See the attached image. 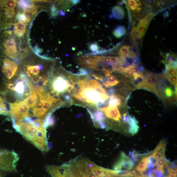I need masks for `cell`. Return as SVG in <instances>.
<instances>
[{
  "label": "cell",
  "mask_w": 177,
  "mask_h": 177,
  "mask_svg": "<svg viewBox=\"0 0 177 177\" xmlns=\"http://www.w3.org/2000/svg\"><path fill=\"white\" fill-rule=\"evenodd\" d=\"M14 128L28 141L42 152H47L49 146L46 136L35 127L33 119L30 117L13 122Z\"/></svg>",
  "instance_id": "6da1fadb"
},
{
  "label": "cell",
  "mask_w": 177,
  "mask_h": 177,
  "mask_svg": "<svg viewBox=\"0 0 177 177\" xmlns=\"http://www.w3.org/2000/svg\"><path fill=\"white\" fill-rule=\"evenodd\" d=\"M7 87L13 93L18 102L26 99L31 94L34 86L26 75L21 73L14 82L7 83Z\"/></svg>",
  "instance_id": "7a4b0ae2"
},
{
  "label": "cell",
  "mask_w": 177,
  "mask_h": 177,
  "mask_svg": "<svg viewBox=\"0 0 177 177\" xmlns=\"http://www.w3.org/2000/svg\"><path fill=\"white\" fill-rule=\"evenodd\" d=\"M18 1H0V23H13L18 14Z\"/></svg>",
  "instance_id": "3957f363"
},
{
  "label": "cell",
  "mask_w": 177,
  "mask_h": 177,
  "mask_svg": "<svg viewBox=\"0 0 177 177\" xmlns=\"http://www.w3.org/2000/svg\"><path fill=\"white\" fill-rule=\"evenodd\" d=\"M19 159L18 155L14 151L0 149V170L8 172L17 171Z\"/></svg>",
  "instance_id": "277c9868"
},
{
  "label": "cell",
  "mask_w": 177,
  "mask_h": 177,
  "mask_svg": "<svg viewBox=\"0 0 177 177\" xmlns=\"http://www.w3.org/2000/svg\"><path fill=\"white\" fill-rule=\"evenodd\" d=\"M9 104V115L12 122L29 117V108L23 101Z\"/></svg>",
  "instance_id": "5b68a950"
},
{
  "label": "cell",
  "mask_w": 177,
  "mask_h": 177,
  "mask_svg": "<svg viewBox=\"0 0 177 177\" xmlns=\"http://www.w3.org/2000/svg\"><path fill=\"white\" fill-rule=\"evenodd\" d=\"M51 82V93L58 97L59 94H62L68 91L72 85L64 75L61 74L55 76L52 79Z\"/></svg>",
  "instance_id": "8992f818"
},
{
  "label": "cell",
  "mask_w": 177,
  "mask_h": 177,
  "mask_svg": "<svg viewBox=\"0 0 177 177\" xmlns=\"http://www.w3.org/2000/svg\"><path fill=\"white\" fill-rule=\"evenodd\" d=\"M1 60V71L8 79L10 80L17 73L18 65L6 57H0Z\"/></svg>",
  "instance_id": "52a82bcc"
},
{
  "label": "cell",
  "mask_w": 177,
  "mask_h": 177,
  "mask_svg": "<svg viewBox=\"0 0 177 177\" xmlns=\"http://www.w3.org/2000/svg\"><path fill=\"white\" fill-rule=\"evenodd\" d=\"M134 165L128 156L122 152L114 166V169L116 171H126L131 169Z\"/></svg>",
  "instance_id": "ba28073f"
},
{
  "label": "cell",
  "mask_w": 177,
  "mask_h": 177,
  "mask_svg": "<svg viewBox=\"0 0 177 177\" xmlns=\"http://www.w3.org/2000/svg\"><path fill=\"white\" fill-rule=\"evenodd\" d=\"M13 28L12 30L14 34L19 38L25 36V34L27 32V23L22 22L12 23Z\"/></svg>",
  "instance_id": "9c48e42d"
},
{
  "label": "cell",
  "mask_w": 177,
  "mask_h": 177,
  "mask_svg": "<svg viewBox=\"0 0 177 177\" xmlns=\"http://www.w3.org/2000/svg\"><path fill=\"white\" fill-rule=\"evenodd\" d=\"M157 77L156 75L150 74L147 78L145 79L144 88L151 91L157 95H159V93L156 86Z\"/></svg>",
  "instance_id": "30bf717a"
},
{
  "label": "cell",
  "mask_w": 177,
  "mask_h": 177,
  "mask_svg": "<svg viewBox=\"0 0 177 177\" xmlns=\"http://www.w3.org/2000/svg\"><path fill=\"white\" fill-rule=\"evenodd\" d=\"M99 110L103 111L106 117L115 121H119L121 119V116L117 107H104Z\"/></svg>",
  "instance_id": "8fae6325"
},
{
  "label": "cell",
  "mask_w": 177,
  "mask_h": 177,
  "mask_svg": "<svg viewBox=\"0 0 177 177\" xmlns=\"http://www.w3.org/2000/svg\"><path fill=\"white\" fill-rule=\"evenodd\" d=\"M166 142L161 140L154 151L151 156L157 160L165 158Z\"/></svg>",
  "instance_id": "7c38bea8"
},
{
  "label": "cell",
  "mask_w": 177,
  "mask_h": 177,
  "mask_svg": "<svg viewBox=\"0 0 177 177\" xmlns=\"http://www.w3.org/2000/svg\"><path fill=\"white\" fill-rule=\"evenodd\" d=\"M38 98L39 95L34 87L29 97L22 101L28 106L30 111V109L33 110L35 107L38 102Z\"/></svg>",
  "instance_id": "4fadbf2b"
},
{
  "label": "cell",
  "mask_w": 177,
  "mask_h": 177,
  "mask_svg": "<svg viewBox=\"0 0 177 177\" xmlns=\"http://www.w3.org/2000/svg\"><path fill=\"white\" fill-rule=\"evenodd\" d=\"M38 7L34 3L31 7L23 10L22 12L19 13L22 14L26 20V22L28 23L33 19L34 16L38 12Z\"/></svg>",
  "instance_id": "5bb4252c"
},
{
  "label": "cell",
  "mask_w": 177,
  "mask_h": 177,
  "mask_svg": "<svg viewBox=\"0 0 177 177\" xmlns=\"http://www.w3.org/2000/svg\"><path fill=\"white\" fill-rule=\"evenodd\" d=\"M127 123L129 125V132L133 135L137 134L139 129V122L133 116L129 114Z\"/></svg>",
  "instance_id": "9a60e30c"
},
{
  "label": "cell",
  "mask_w": 177,
  "mask_h": 177,
  "mask_svg": "<svg viewBox=\"0 0 177 177\" xmlns=\"http://www.w3.org/2000/svg\"><path fill=\"white\" fill-rule=\"evenodd\" d=\"M94 123H103L105 120V117L104 114L100 110H97L94 113H92L88 111Z\"/></svg>",
  "instance_id": "2e32d148"
},
{
  "label": "cell",
  "mask_w": 177,
  "mask_h": 177,
  "mask_svg": "<svg viewBox=\"0 0 177 177\" xmlns=\"http://www.w3.org/2000/svg\"><path fill=\"white\" fill-rule=\"evenodd\" d=\"M112 16L113 18L118 20L123 18L125 13L122 7L119 6L114 7L112 9Z\"/></svg>",
  "instance_id": "e0dca14e"
},
{
  "label": "cell",
  "mask_w": 177,
  "mask_h": 177,
  "mask_svg": "<svg viewBox=\"0 0 177 177\" xmlns=\"http://www.w3.org/2000/svg\"><path fill=\"white\" fill-rule=\"evenodd\" d=\"M148 158L149 156L143 158L136 166V170L141 173H143L148 168Z\"/></svg>",
  "instance_id": "ac0fdd59"
},
{
  "label": "cell",
  "mask_w": 177,
  "mask_h": 177,
  "mask_svg": "<svg viewBox=\"0 0 177 177\" xmlns=\"http://www.w3.org/2000/svg\"><path fill=\"white\" fill-rule=\"evenodd\" d=\"M121 104V99L115 95L110 97V99L108 100V104L109 107H117V106L120 105Z\"/></svg>",
  "instance_id": "d6986e66"
},
{
  "label": "cell",
  "mask_w": 177,
  "mask_h": 177,
  "mask_svg": "<svg viewBox=\"0 0 177 177\" xmlns=\"http://www.w3.org/2000/svg\"><path fill=\"white\" fill-rule=\"evenodd\" d=\"M126 33V30L125 27L121 25L116 27L113 31V34L115 37L119 38L124 36Z\"/></svg>",
  "instance_id": "ffe728a7"
},
{
  "label": "cell",
  "mask_w": 177,
  "mask_h": 177,
  "mask_svg": "<svg viewBox=\"0 0 177 177\" xmlns=\"http://www.w3.org/2000/svg\"><path fill=\"white\" fill-rule=\"evenodd\" d=\"M0 115H9L6 106L4 99L0 96Z\"/></svg>",
  "instance_id": "44dd1931"
},
{
  "label": "cell",
  "mask_w": 177,
  "mask_h": 177,
  "mask_svg": "<svg viewBox=\"0 0 177 177\" xmlns=\"http://www.w3.org/2000/svg\"><path fill=\"white\" fill-rule=\"evenodd\" d=\"M155 14L154 13L152 12L148 14L144 18L140 19V24L148 27L149 23L155 16Z\"/></svg>",
  "instance_id": "7402d4cb"
},
{
  "label": "cell",
  "mask_w": 177,
  "mask_h": 177,
  "mask_svg": "<svg viewBox=\"0 0 177 177\" xmlns=\"http://www.w3.org/2000/svg\"><path fill=\"white\" fill-rule=\"evenodd\" d=\"M177 69L172 68L168 65H165V69L163 73L166 76L177 75Z\"/></svg>",
  "instance_id": "603a6c76"
},
{
  "label": "cell",
  "mask_w": 177,
  "mask_h": 177,
  "mask_svg": "<svg viewBox=\"0 0 177 177\" xmlns=\"http://www.w3.org/2000/svg\"><path fill=\"white\" fill-rule=\"evenodd\" d=\"M54 123V119L52 114L49 115L45 119L44 125L47 129L50 126H53Z\"/></svg>",
  "instance_id": "cb8c5ba5"
},
{
  "label": "cell",
  "mask_w": 177,
  "mask_h": 177,
  "mask_svg": "<svg viewBox=\"0 0 177 177\" xmlns=\"http://www.w3.org/2000/svg\"><path fill=\"white\" fill-rule=\"evenodd\" d=\"M129 46H124L121 47L118 53V54L121 56L126 57L129 55Z\"/></svg>",
  "instance_id": "d4e9b609"
},
{
  "label": "cell",
  "mask_w": 177,
  "mask_h": 177,
  "mask_svg": "<svg viewBox=\"0 0 177 177\" xmlns=\"http://www.w3.org/2000/svg\"><path fill=\"white\" fill-rule=\"evenodd\" d=\"M129 55L131 57L136 56L139 54V47L134 45L133 47L129 46Z\"/></svg>",
  "instance_id": "484cf974"
},
{
  "label": "cell",
  "mask_w": 177,
  "mask_h": 177,
  "mask_svg": "<svg viewBox=\"0 0 177 177\" xmlns=\"http://www.w3.org/2000/svg\"><path fill=\"white\" fill-rule=\"evenodd\" d=\"M108 83L110 87L117 85L119 82L116 79L114 75L110 74L108 77Z\"/></svg>",
  "instance_id": "4316f807"
},
{
  "label": "cell",
  "mask_w": 177,
  "mask_h": 177,
  "mask_svg": "<svg viewBox=\"0 0 177 177\" xmlns=\"http://www.w3.org/2000/svg\"><path fill=\"white\" fill-rule=\"evenodd\" d=\"M89 48L91 51H92L94 54L99 53V46L97 43L94 42L91 43L89 45Z\"/></svg>",
  "instance_id": "83f0119b"
},
{
  "label": "cell",
  "mask_w": 177,
  "mask_h": 177,
  "mask_svg": "<svg viewBox=\"0 0 177 177\" xmlns=\"http://www.w3.org/2000/svg\"><path fill=\"white\" fill-rule=\"evenodd\" d=\"M130 35L132 39L137 37H140L143 38L144 36V35L141 34L139 32L138 29L133 28L131 30Z\"/></svg>",
  "instance_id": "f1b7e54d"
},
{
  "label": "cell",
  "mask_w": 177,
  "mask_h": 177,
  "mask_svg": "<svg viewBox=\"0 0 177 177\" xmlns=\"http://www.w3.org/2000/svg\"><path fill=\"white\" fill-rule=\"evenodd\" d=\"M169 176L167 177H177V168L176 166L172 165L171 169H169Z\"/></svg>",
  "instance_id": "f546056e"
},
{
  "label": "cell",
  "mask_w": 177,
  "mask_h": 177,
  "mask_svg": "<svg viewBox=\"0 0 177 177\" xmlns=\"http://www.w3.org/2000/svg\"><path fill=\"white\" fill-rule=\"evenodd\" d=\"M138 155L135 151H130L129 153L128 157L134 164L137 159Z\"/></svg>",
  "instance_id": "4dcf8cb0"
},
{
  "label": "cell",
  "mask_w": 177,
  "mask_h": 177,
  "mask_svg": "<svg viewBox=\"0 0 177 177\" xmlns=\"http://www.w3.org/2000/svg\"><path fill=\"white\" fill-rule=\"evenodd\" d=\"M127 4L130 9L132 11L136 10L138 7L136 6V1L135 0H129L127 2Z\"/></svg>",
  "instance_id": "1f68e13d"
},
{
  "label": "cell",
  "mask_w": 177,
  "mask_h": 177,
  "mask_svg": "<svg viewBox=\"0 0 177 177\" xmlns=\"http://www.w3.org/2000/svg\"><path fill=\"white\" fill-rule=\"evenodd\" d=\"M166 76L168 78L169 81L174 85L177 88V75L173 76Z\"/></svg>",
  "instance_id": "d6a6232c"
},
{
  "label": "cell",
  "mask_w": 177,
  "mask_h": 177,
  "mask_svg": "<svg viewBox=\"0 0 177 177\" xmlns=\"http://www.w3.org/2000/svg\"><path fill=\"white\" fill-rule=\"evenodd\" d=\"M164 92L167 97L170 98L173 96L174 92L169 87L166 86L164 89Z\"/></svg>",
  "instance_id": "836d02e7"
},
{
  "label": "cell",
  "mask_w": 177,
  "mask_h": 177,
  "mask_svg": "<svg viewBox=\"0 0 177 177\" xmlns=\"http://www.w3.org/2000/svg\"><path fill=\"white\" fill-rule=\"evenodd\" d=\"M148 27L145 26V25L140 24L138 30L140 33L144 35L146 32Z\"/></svg>",
  "instance_id": "e575fe53"
},
{
  "label": "cell",
  "mask_w": 177,
  "mask_h": 177,
  "mask_svg": "<svg viewBox=\"0 0 177 177\" xmlns=\"http://www.w3.org/2000/svg\"><path fill=\"white\" fill-rule=\"evenodd\" d=\"M142 38L141 37H137L132 39V41L133 42L134 45L139 47V44L141 41Z\"/></svg>",
  "instance_id": "d590c367"
},
{
  "label": "cell",
  "mask_w": 177,
  "mask_h": 177,
  "mask_svg": "<svg viewBox=\"0 0 177 177\" xmlns=\"http://www.w3.org/2000/svg\"><path fill=\"white\" fill-rule=\"evenodd\" d=\"M110 63L109 65H112L119 62L118 57H110Z\"/></svg>",
  "instance_id": "8d00e7d4"
},
{
  "label": "cell",
  "mask_w": 177,
  "mask_h": 177,
  "mask_svg": "<svg viewBox=\"0 0 177 177\" xmlns=\"http://www.w3.org/2000/svg\"><path fill=\"white\" fill-rule=\"evenodd\" d=\"M140 23V19H136L134 20L132 23L133 28L138 29Z\"/></svg>",
  "instance_id": "74e56055"
},
{
  "label": "cell",
  "mask_w": 177,
  "mask_h": 177,
  "mask_svg": "<svg viewBox=\"0 0 177 177\" xmlns=\"http://www.w3.org/2000/svg\"><path fill=\"white\" fill-rule=\"evenodd\" d=\"M115 92V89L114 88H111L109 89L107 91V93L108 96H110L114 95Z\"/></svg>",
  "instance_id": "f35d334b"
},
{
  "label": "cell",
  "mask_w": 177,
  "mask_h": 177,
  "mask_svg": "<svg viewBox=\"0 0 177 177\" xmlns=\"http://www.w3.org/2000/svg\"><path fill=\"white\" fill-rule=\"evenodd\" d=\"M130 69L135 74H140L137 67L135 66H130Z\"/></svg>",
  "instance_id": "ab89813d"
},
{
  "label": "cell",
  "mask_w": 177,
  "mask_h": 177,
  "mask_svg": "<svg viewBox=\"0 0 177 177\" xmlns=\"http://www.w3.org/2000/svg\"><path fill=\"white\" fill-rule=\"evenodd\" d=\"M170 67L175 69H177V61L174 60L170 62L168 64Z\"/></svg>",
  "instance_id": "60d3db41"
},
{
  "label": "cell",
  "mask_w": 177,
  "mask_h": 177,
  "mask_svg": "<svg viewBox=\"0 0 177 177\" xmlns=\"http://www.w3.org/2000/svg\"><path fill=\"white\" fill-rule=\"evenodd\" d=\"M102 59L103 61L106 64L108 65L110 63V57L102 56Z\"/></svg>",
  "instance_id": "b9f144b4"
},
{
  "label": "cell",
  "mask_w": 177,
  "mask_h": 177,
  "mask_svg": "<svg viewBox=\"0 0 177 177\" xmlns=\"http://www.w3.org/2000/svg\"><path fill=\"white\" fill-rule=\"evenodd\" d=\"M99 127L102 129H106L107 127L104 123H101L99 124Z\"/></svg>",
  "instance_id": "7bdbcfd3"
},
{
  "label": "cell",
  "mask_w": 177,
  "mask_h": 177,
  "mask_svg": "<svg viewBox=\"0 0 177 177\" xmlns=\"http://www.w3.org/2000/svg\"><path fill=\"white\" fill-rule=\"evenodd\" d=\"M136 6L139 7L141 6V3L139 1H136Z\"/></svg>",
  "instance_id": "ee69618b"
},
{
  "label": "cell",
  "mask_w": 177,
  "mask_h": 177,
  "mask_svg": "<svg viewBox=\"0 0 177 177\" xmlns=\"http://www.w3.org/2000/svg\"><path fill=\"white\" fill-rule=\"evenodd\" d=\"M73 5L78 4L80 2V1H71Z\"/></svg>",
  "instance_id": "f6af8a7d"
},
{
  "label": "cell",
  "mask_w": 177,
  "mask_h": 177,
  "mask_svg": "<svg viewBox=\"0 0 177 177\" xmlns=\"http://www.w3.org/2000/svg\"><path fill=\"white\" fill-rule=\"evenodd\" d=\"M169 15V13L167 11H166V12L164 13L163 16L165 18H166L167 17H168Z\"/></svg>",
  "instance_id": "bcb514c9"
},
{
  "label": "cell",
  "mask_w": 177,
  "mask_h": 177,
  "mask_svg": "<svg viewBox=\"0 0 177 177\" xmlns=\"http://www.w3.org/2000/svg\"><path fill=\"white\" fill-rule=\"evenodd\" d=\"M165 3V2H158L157 3V4L158 5V6H159L160 7H161V6H162L163 4H164Z\"/></svg>",
  "instance_id": "7dc6e473"
},
{
  "label": "cell",
  "mask_w": 177,
  "mask_h": 177,
  "mask_svg": "<svg viewBox=\"0 0 177 177\" xmlns=\"http://www.w3.org/2000/svg\"><path fill=\"white\" fill-rule=\"evenodd\" d=\"M135 177H147L146 176L141 173L140 175H136Z\"/></svg>",
  "instance_id": "c3c4849f"
},
{
  "label": "cell",
  "mask_w": 177,
  "mask_h": 177,
  "mask_svg": "<svg viewBox=\"0 0 177 177\" xmlns=\"http://www.w3.org/2000/svg\"><path fill=\"white\" fill-rule=\"evenodd\" d=\"M5 175L2 171L0 170V177H4Z\"/></svg>",
  "instance_id": "681fc988"
},
{
  "label": "cell",
  "mask_w": 177,
  "mask_h": 177,
  "mask_svg": "<svg viewBox=\"0 0 177 177\" xmlns=\"http://www.w3.org/2000/svg\"><path fill=\"white\" fill-rule=\"evenodd\" d=\"M131 93L129 95L127 96V98H126V103H127L128 101V100L129 99H130V97H131Z\"/></svg>",
  "instance_id": "f907efd6"
},
{
  "label": "cell",
  "mask_w": 177,
  "mask_h": 177,
  "mask_svg": "<svg viewBox=\"0 0 177 177\" xmlns=\"http://www.w3.org/2000/svg\"><path fill=\"white\" fill-rule=\"evenodd\" d=\"M60 14L62 15V16H65V13L64 12H62V10H60Z\"/></svg>",
  "instance_id": "816d5d0a"
},
{
  "label": "cell",
  "mask_w": 177,
  "mask_h": 177,
  "mask_svg": "<svg viewBox=\"0 0 177 177\" xmlns=\"http://www.w3.org/2000/svg\"></svg>",
  "instance_id": "f5cc1de1"
}]
</instances>
